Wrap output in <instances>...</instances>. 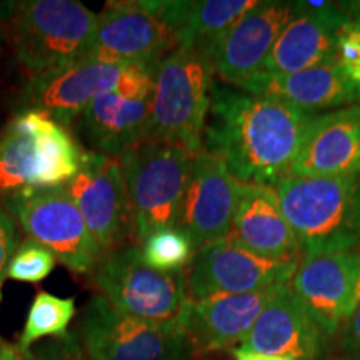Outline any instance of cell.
<instances>
[{
	"instance_id": "cell-16",
	"label": "cell",
	"mask_w": 360,
	"mask_h": 360,
	"mask_svg": "<svg viewBox=\"0 0 360 360\" xmlns=\"http://www.w3.org/2000/svg\"><path fill=\"white\" fill-rule=\"evenodd\" d=\"M345 22L337 2H295V17L278 35L257 75L297 74L337 60V34Z\"/></svg>"
},
{
	"instance_id": "cell-34",
	"label": "cell",
	"mask_w": 360,
	"mask_h": 360,
	"mask_svg": "<svg viewBox=\"0 0 360 360\" xmlns=\"http://www.w3.org/2000/svg\"><path fill=\"white\" fill-rule=\"evenodd\" d=\"M340 12L344 13L347 22H360V0H352V2H337Z\"/></svg>"
},
{
	"instance_id": "cell-15",
	"label": "cell",
	"mask_w": 360,
	"mask_h": 360,
	"mask_svg": "<svg viewBox=\"0 0 360 360\" xmlns=\"http://www.w3.org/2000/svg\"><path fill=\"white\" fill-rule=\"evenodd\" d=\"M295 17V2H257L215 45L214 74L229 87L242 90L262 69L278 35Z\"/></svg>"
},
{
	"instance_id": "cell-20",
	"label": "cell",
	"mask_w": 360,
	"mask_h": 360,
	"mask_svg": "<svg viewBox=\"0 0 360 360\" xmlns=\"http://www.w3.org/2000/svg\"><path fill=\"white\" fill-rule=\"evenodd\" d=\"M278 287L197 302L191 300L182 327L193 352H219L242 344Z\"/></svg>"
},
{
	"instance_id": "cell-9",
	"label": "cell",
	"mask_w": 360,
	"mask_h": 360,
	"mask_svg": "<svg viewBox=\"0 0 360 360\" xmlns=\"http://www.w3.org/2000/svg\"><path fill=\"white\" fill-rule=\"evenodd\" d=\"M77 334L92 360H191L195 354L182 326L129 317L102 295L84 307Z\"/></svg>"
},
{
	"instance_id": "cell-31",
	"label": "cell",
	"mask_w": 360,
	"mask_h": 360,
	"mask_svg": "<svg viewBox=\"0 0 360 360\" xmlns=\"http://www.w3.org/2000/svg\"><path fill=\"white\" fill-rule=\"evenodd\" d=\"M340 349L345 360H360V304L340 327Z\"/></svg>"
},
{
	"instance_id": "cell-2",
	"label": "cell",
	"mask_w": 360,
	"mask_h": 360,
	"mask_svg": "<svg viewBox=\"0 0 360 360\" xmlns=\"http://www.w3.org/2000/svg\"><path fill=\"white\" fill-rule=\"evenodd\" d=\"M274 191L302 257L354 250L360 245V175H289Z\"/></svg>"
},
{
	"instance_id": "cell-8",
	"label": "cell",
	"mask_w": 360,
	"mask_h": 360,
	"mask_svg": "<svg viewBox=\"0 0 360 360\" xmlns=\"http://www.w3.org/2000/svg\"><path fill=\"white\" fill-rule=\"evenodd\" d=\"M155 67L82 60L34 75L22 92L19 105L22 110L44 112L64 125L82 115L103 94L122 90L134 97L152 96Z\"/></svg>"
},
{
	"instance_id": "cell-25",
	"label": "cell",
	"mask_w": 360,
	"mask_h": 360,
	"mask_svg": "<svg viewBox=\"0 0 360 360\" xmlns=\"http://www.w3.org/2000/svg\"><path fill=\"white\" fill-rule=\"evenodd\" d=\"M75 300L72 297H57L49 292H39L29 309L24 330L17 342L22 352H30L35 342L45 337H64L69 334V326L75 317Z\"/></svg>"
},
{
	"instance_id": "cell-23",
	"label": "cell",
	"mask_w": 360,
	"mask_h": 360,
	"mask_svg": "<svg viewBox=\"0 0 360 360\" xmlns=\"http://www.w3.org/2000/svg\"><path fill=\"white\" fill-rule=\"evenodd\" d=\"M172 32L177 49L212 56L215 45L257 0H167L148 2Z\"/></svg>"
},
{
	"instance_id": "cell-3",
	"label": "cell",
	"mask_w": 360,
	"mask_h": 360,
	"mask_svg": "<svg viewBox=\"0 0 360 360\" xmlns=\"http://www.w3.org/2000/svg\"><path fill=\"white\" fill-rule=\"evenodd\" d=\"M84 148L39 110H20L0 132V195L64 187L79 172Z\"/></svg>"
},
{
	"instance_id": "cell-26",
	"label": "cell",
	"mask_w": 360,
	"mask_h": 360,
	"mask_svg": "<svg viewBox=\"0 0 360 360\" xmlns=\"http://www.w3.org/2000/svg\"><path fill=\"white\" fill-rule=\"evenodd\" d=\"M139 247L143 260L160 272L186 270L197 249L192 237L179 225L152 232Z\"/></svg>"
},
{
	"instance_id": "cell-6",
	"label": "cell",
	"mask_w": 360,
	"mask_h": 360,
	"mask_svg": "<svg viewBox=\"0 0 360 360\" xmlns=\"http://www.w3.org/2000/svg\"><path fill=\"white\" fill-rule=\"evenodd\" d=\"M92 274L98 295L117 312L143 322L184 326L191 304L186 270L152 269L143 260L141 247L127 244L103 254Z\"/></svg>"
},
{
	"instance_id": "cell-11",
	"label": "cell",
	"mask_w": 360,
	"mask_h": 360,
	"mask_svg": "<svg viewBox=\"0 0 360 360\" xmlns=\"http://www.w3.org/2000/svg\"><path fill=\"white\" fill-rule=\"evenodd\" d=\"M299 260H272L252 254L231 236L197 247L186 269L192 302L220 295L249 294L289 283Z\"/></svg>"
},
{
	"instance_id": "cell-14",
	"label": "cell",
	"mask_w": 360,
	"mask_h": 360,
	"mask_svg": "<svg viewBox=\"0 0 360 360\" xmlns=\"http://www.w3.org/2000/svg\"><path fill=\"white\" fill-rule=\"evenodd\" d=\"M290 289L326 335H334L360 304V252L302 257Z\"/></svg>"
},
{
	"instance_id": "cell-4",
	"label": "cell",
	"mask_w": 360,
	"mask_h": 360,
	"mask_svg": "<svg viewBox=\"0 0 360 360\" xmlns=\"http://www.w3.org/2000/svg\"><path fill=\"white\" fill-rule=\"evenodd\" d=\"M214 69L205 52L175 49L155 67L150 115L143 142H169L199 152Z\"/></svg>"
},
{
	"instance_id": "cell-7",
	"label": "cell",
	"mask_w": 360,
	"mask_h": 360,
	"mask_svg": "<svg viewBox=\"0 0 360 360\" xmlns=\"http://www.w3.org/2000/svg\"><path fill=\"white\" fill-rule=\"evenodd\" d=\"M98 15L75 0H32L13 17V49L35 75L87 60Z\"/></svg>"
},
{
	"instance_id": "cell-5",
	"label": "cell",
	"mask_w": 360,
	"mask_h": 360,
	"mask_svg": "<svg viewBox=\"0 0 360 360\" xmlns=\"http://www.w3.org/2000/svg\"><path fill=\"white\" fill-rule=\"evenodd\" d=\"M197 152L169 142H141L119 157L137 245L152 232L179 225Z\"/></svg>"
},
{
	"instance_id": "cell-35",
	"label": "cell",
	"mask_w": 360,
	"mask_h": 360,
	"mask_svg": "<svg viewBox=\"0 0 360 360\" xmlns=\"http://www.w3.org/2000/svg\"><path fill=\"white\" fill-rule=\"evenodd\" d=\"M4 345H6V344H4V342H2V337H0V354H2V349H4Z\"/></svg>"
},
{
	"instance_id": "cell-30",
	"label": "cell",
	"mask_w": 360,
	"mask_h": 360,
	"mask_svg": "<svg viewBox=\"0 0 360 360\" xmlns=\"http://www.w3.org/2000/svg\"><path fill=\"white\" fill-rule=\"evenodd\" d=\"M17 247H19V237H17L15 220L8 214L6 205L0 202V300H2V287L7 278L8 264Z\"/></svg>"
},
{
	"instance_id": "cell-19",
	"label": "cell",
	"mask_w": 360,
	"mask_h": 360,
	"mask_svg": "<svg viewBox=\"0 0 360 360\" xmlns=\"http://www.w3.org/2000/svg\"><path fill=\"white\" fill-rule=\"evenodd\" d=\"M297 177L360 175V105L314 115L297 155Z\"/></svg>"
},
{
	"instance_id": "cell-21",
	"label": "cell",
	"mask_w": 360,
	"mask_h": 360,
	"mask_svg": "<svg viewBox=\"0 0 360 360\" xmlns=\"http://www.w3.org/2000/svg\"><path fill=\"white\" fill-rule=\"evenodd\" d=\"M229 236L240 247L264 259L299 260L302 255L274 187L242 184Z\"/></svg>"
},
{
	"instance_id": "cell-13",
	"label": "cell",
	"mask_w": 360,
	"mask_h": 360,
	"mask_svg": "<svg viewBox=\"0 0 360 360\" xmlns=\"http://www.w3.org/2000/svg\"><path fill=\"white\" fill-rule=\"evenodd\" d=\"M177 49L164 20L148 2H110L101 15L87 60L157 65Z\"/></svg>"
},
{
	"instance_id": "cell-28",
	"label": "cell",
	"mask_w": 360,
	"mask_h": 360,
	"mask_svg": "<svg viewBox=\"0 0 360 360\" xmlns=\"http://www.w3.org/2000/svg\"><path fill=\"white\" fill-rule=\"evenodd\" d=\"M337 62L360 89V22H345L337 34Z\"/></svg>"
},
{
	"instance_id": "cell-36",
	"label": "cell",
	"mask_w": 360,
	"mask_h": 360,
	"mask_svg": "<svg viewBox=\"0 0 360 360\" xmlns=\"http://www.w3.org/2000/svg\"><path fill=\"white\" fill-rule=\"evenodd\" d=\"M328 360H345V359H328Z\"/></svg>"
},
{
	"instance_id": "cell-22",
	"label": "cell",
	"mask_w": 360,
	"mask_h": 360,
	"mask_svg": "<svg viewBox=\"0 0 360 360\" xmlns=\"http://www.w3.org/2000/svg\"><path fill=\"white\" fill-rule=\"evenodd\" d=\"M242 92L274 98L295 109L315 114L360 101V89L352 84L339 62L332 60L289 75H257Z\"/></svg>"
},
{
	"instance_id": "cell-27",
	"label": "cell",
	"mask_w": 360,
	"mask_h": 360,
	"mask_svg": "<svg viewBox=\"0 0 360 360\" xmlns=\"http://www.w3.org/2000/svg\"><path fill=\"white\" fill-rule=\"evenodd\" d=\"M57 259L51 250L45 249L32 238H25L17 247L15 254L8 264L7 278L19 282L39 283L47 278L56 269Z\"/></svg>"
},
{
	"instance_id": "cell-33",
	"label": "cell",
	"mask_w": 360,
	"mask_h": 360,
	"mask_svg": "<svg viewBox=\"0 0 360 360\" xmlns=\"http://www.w3.org/2000/svg\"><path fill=\"white\" fill-rule=\"evenodd\" d=\"M0 360H34V357L32 350L30 352H22L17 345L6 344L2 349V354H0Z\"/></svg>"
},
{
	"instance_id": "cell-18",
	"label": "cell",
	"mask_w": 360,
	"mask_h": 360,
	"mask_svg": "<svg viewBox=\"0 0 360 360\" xmlns=\"http://www.w3.org/2000/svg\"><path fill=\"white\" fill-rule=\"evenodd\" d=\"M326 334L283 283L274 294L240 349L292 360H315L323 349Z\"/></svg>"
},
{
	"instance_id": "cell-1",
	"label": "cell",
	"mask_w": 360,
	"mask_h": 360,
	"mask_svg": "<svg viewBox=\"0 0 360 360\" xmlns=\"http://www.w3.org/2000/svg\"><path fill=\"white\" fill-rule=\"evenodd\" d=\"M312 114L229 85H212L202 148L242 184L274 187L292 175Z\"/></svg>"
},
{
	"instance_id": "cell-10",
	"label": "cell",
	"mask_w": 360,
	"mask_h": 360,
	"mask_svg": "<svg viewBox=\"0 0 360 360\" xmlns=\"http://www.w3.org/2000/svg\"><path fill=\"white\" fill-rule=\"evenodd\" d=\"M4 200L22 231L51 250L57 262L75 274L94 272L102 250L64 187L24 191Z\"/></svg>"
},
{
	"instance_id": "cell-17",
	"label": "cell",
	"mask_w": 360,
	"mask_h": 360,
	"mask_svg": "<svg viewBox=\"0 0 360 360\" xmlns=\"http://www.w3.org/2000/svg\"><path fill=\"white\" fill-rule=\"evenodd\" d=\"M240 192L242 182L229 172L227 165L200 148L193 157L179 227L192 237L195 247L227 237Z\"/></svg>"
},
{
	"instance_id": "cell-29",
	"label": "cell",
	"mask_w": 360,
	"mask_h": 360,
	"mask_svg": "<svg viewBox=\"0 0 360 360\" xmlns=\"http://www.w3.org/2000/svg\"><path fill=\"white\" fill-rule=\"evenodd\" d=\"M34 360H92L85 352L80 337L75 332H69L64 337L44 342L32 350Z\"/></svg>"
},
{
	"instance_id": "cell-12",
	"label": "cell",
	"mask_w": 360,
	"mask_h": 360,
	"mask_svg": "<svg viewBox=\"0 0 360 360\" xmlns=\"http://www.w3.org/2000/svg\"><path fill=\"white\" fill-rule=\"evenodd\" d=\"M96 237L102 255L135 236L132 209L119 157L84 150L79 172L64 186Z\"/></svg>"
},
{
	"instance_id": "cell-24",
	"label": "cell",
	"mask_w": 360,
	"mask_h": 360,
	"mask_svg": "<svg viewBox=\"0 0 360 360\" xmlns=\"http://www.w3.org/2000/svg\"><path fill=\"white\" fill-rule=\"evenodd\" d=\"M150 98L134 97L122 90L97 97L80 115V129L96 152L120 157L146 139Z\"/></svg>"
},
{
	"instance_id": "cell-32",
	"label": "cell",
	"mask_w": 360,
	"mask_h": 360,
	"mask_svg": "<svg viewBox=\"0 0 360 360\" xmlns=\"http://www.w3.org/2000/svg\"><path fill=\"white\" fill-rule=\"evenodd\" d=\"M233 359L236 360H292L287 357H277V355H265L259 352H252L245 349H233Z\"/></svg>"
}]
</instances>
